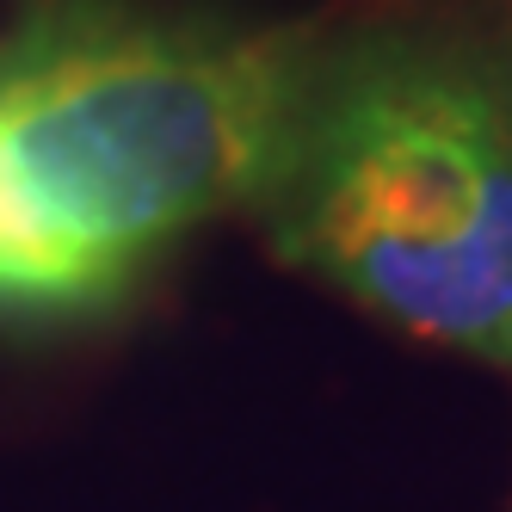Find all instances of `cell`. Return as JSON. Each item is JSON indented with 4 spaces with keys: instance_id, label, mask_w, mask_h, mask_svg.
I'll return each mask as SVG.
<instances>
[{
    "instance_id": "cell-1",
    "label": "cell",
    "mask_w": 512,
    "mask_h": 512,
    "mask_svg": "<svg viewBox=\"0 0 512 512\" xmlns=\"http://www.w3.org/2000/svg\"><path fill=\"white\" fill-rule=\"evenodd\" d=\"M309 25L31 0L0 31V315L112 309L167 247L253 210Z\"/></svg>"
},
{
    "instance_id": "cell-2",
    "label": "cell",
    "mask_w": 512,
    "mask_h": 512,
    "mask_svg": "<svg viewBox=\"0 0 512 512\" xmlns=\"http://www.w3.org/2000/svg\"><path fill=\"white\" fill-rule=\"evenodd\" d=\"M253 216L401 334L512 364V44L445 13L309 31Z\"/></svg>"
}]
</instances>
